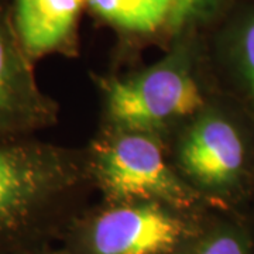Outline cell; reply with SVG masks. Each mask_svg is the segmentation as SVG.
Here are the masks:
<instances>
[{
    "label": "cell",
    "instance_id": "2",
    "mask_svg": "<svg viewBox=\"0 0 254 254\" xmlns=\"http://www.w3.org/2000/svg\"><path fill=\"white\" fill-rule=\"evenodd\" d=\"M108 112L127 131L147 133L195 116L205 106L198 82L180 61L167 60L106 88Z\"/></svg>",
    "mask_w": 254,
    "mask_h": 254
},
{
    "label": "cell",
    "instance_id": "9",
    "mask_svg": "<svg viewBox=\"0 0 254 254\" xmlns=\"http://www.w3.org/2000/svg\"><path fill=\"white\" fill-rule=\"evenodd\" d=\"M227 44L237 81L254 109V9H247L235 20Z\"/></svg>",
    "mask_w": 254,
    "mask_h": 254
},
{
    "label": "cell",
    "instance_id": "10",
    "mask_svg": "<svg viewBox=\"0 0 254 254\" xmlns=\"http://www.w3.org/2000/svg\"><path fill=\"white\" fill-rule=\"evenodd\" d=\"M229 3L230 0H173L168 26L174 31H181L218 14Z\"/></svg>",
    "mask_w": 254,
    "mask_h": 254
},
{
    "label": "cell",
    "instance_id": "11",
    "mask_svg": "<svg viewBox=\"0 0 254 254\" xmlns=\"http://www.w3.org/2000/svg\"><path fill=\"white\" fill-rule=\"evenodd\" d=\"M193 254H249V246L240 233L220 230L205 239Z\"/></svg>",
    "mask_w": 254,
    "mask_h": 254
},
{
    "label": "cell",
    "instance_id": "7",
    "mask_svg": "<svg viewBox=\"0 0 254 254\" xmlns=\"http://www.w3.org/2000/svg\"><path fill=\"white\" fill-rule=\"evenodd\" d=\"M85 4L86 0H13L11 26L31 63L66 50Z\"/></svg>",
    "mask_w": 254,
    "mask_h": 254
},
{
    "label": "cell",
    "instance_id": "5",
    "mask_svg": "<svg viewBox=\"0 0 254 254\" xmlns=\"http://www.w3.org/2000/svg\"><path fill=\"white\" fill-rule=\"evenodd\" d=\"M33 63L23 53L0 0V137L30 136L53 120V103L37 86Z\"/></svg>",
    "mask_w": 254,
    "mask_h": 254
},
{
    "label": "cell",
    "instance_id": "4",
    "mask_svg": "<svg viewBox=\"0 0 254 254\" xmlns=\"http://www.w3.org/2000/svg\"><path fill=\"white\" fill-rule=\"evenodd\" d=\"M98 171L106 192L116 199L187 206L195 198L165 163L158 143L147 133L127 131L102 147Z\"/></svg>",
    "mask_w": 254,
    "mask_h": 254
},
{
    "label": "cell",
    "instance_id": "3",
    "mask_svg": "<svg viewBox=\"0 0 254 254\" xmlns=\"http://www.w3.org/2000/svg\"><path fill=\"white\" fill-rule=\"evenodd\" d=\"M184 173L200 190L229 196L245 187L252 173V145L245 128L222 110L195 119L180 147Z\"/></svg>",
    "mask_w": 254,
    "mask_h": 254
},
{
    "label": "cell",
    "instance_id": "8",
    "mask_svg": "<svg viewBox=\"0 0 254 254\" xmlns=\"http://www.w3.org/2000/svg\"><path fill=\"white\" fill-rule=\"evenodd\" d=\"M102 20L127 33L147 34L168 26L173 0H86Z\"/></svg>",
    "mask_w": 254,
    "mask_h": 254
},
{
    "label": "cell",
    "instance_id": "6",
    "mask_svg": "<svg viewBox=\"0 0 254 254\" xmlns=\"http://www.w3.org/2000/svg\"><path fill=\"white\" fill-rule=\"evenodd\" d=\"M181 220L155 202L109 209L93 222L95 254H167L181 242Z\"/></svg>",
    "mask_w": 254,
    "mask_h": 254
},
{
    "label": "cell",
    "instance_id": "1",
    "mask_svg": "<svg viewBox=\"0 0 254 254\" xmlns=\"http://www.w3.org/2000/svg\"><path fill=\"white\" fill-rule=\"evenodd\" d=\"M68 182L69 167L54 147L0 137V246L34 226Z\"/></svg>",
    "mask_w": 254,
    "mask_h": 254
}]
</instances>
